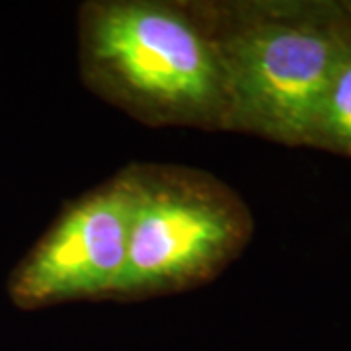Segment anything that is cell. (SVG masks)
Instances as JSON below:
<instances>
[{"label": "cell", "instance_id": "obj_1", "mask_svg": "<svg viewBox=\"0 0 351 351\" xmlns=\"http://www.w3.org/2000/svg\"><path fill=\"white\" fill-rule=\"evenodd\" d=\"M76 59L88 92L143 125L228 133L207 0H84Z\"/></svg>", "mask_w": 351, "mask_h": 351}, {"label": "cell", "instance_id": "obj_2", "mask_svg": "<svg viewBox=\"0 0 351 351\" xmlns=\"http://www.w3.org/2000/svg\"><path fill=\"white\" fill-rule=\"evenodd\" d=\"M228 133L311 149L328 82L351 45V0H207Z\"/></svg>", "mask_w": 351, "mask_h": 351}, {"label": "cell", "instance_id": "obj_4", "mask_svg": "<svg viewBox=\"0 0 351 351\" xmlns=\"http://www.w3.org/2000/svg\"><path fill=\"white\" fill-rule=\"evenodd\" d=\"M131 213V162L64 201L10 274L14 306L43 311L73 302H113L125 269Z\"/></svg>", "mask_w": 351, "mask_h": 351}, {"label": "cell", "instance_id": "obj_3", "mask_svg": "<svg viewBox=\"0 0 351 351\" xmlns=\"http://www.w3.org/2000/svg\"><path fill=\"white\" fill-rule=\"evenodd\" d=\"M133 213L127 262L113 302L172 297L209 285L250 246V205L197 166L131 162Z\"/></svg>", "mask_w": 351, "mask_h": 351}, {"label": "cell", "instance_id": "obj_5", "mask_svg": "<svg viewBox=\"0 0 351 351\" xmlns=\"http://www.w3.org/2000/svg\"><path fill=\"white\" fill-rule=\"evenodd\" d=\"M311 149L351 160V45L328 82Z\"/></svg>", "mask_w": 351, "mask_h": 351}]
</instances>
